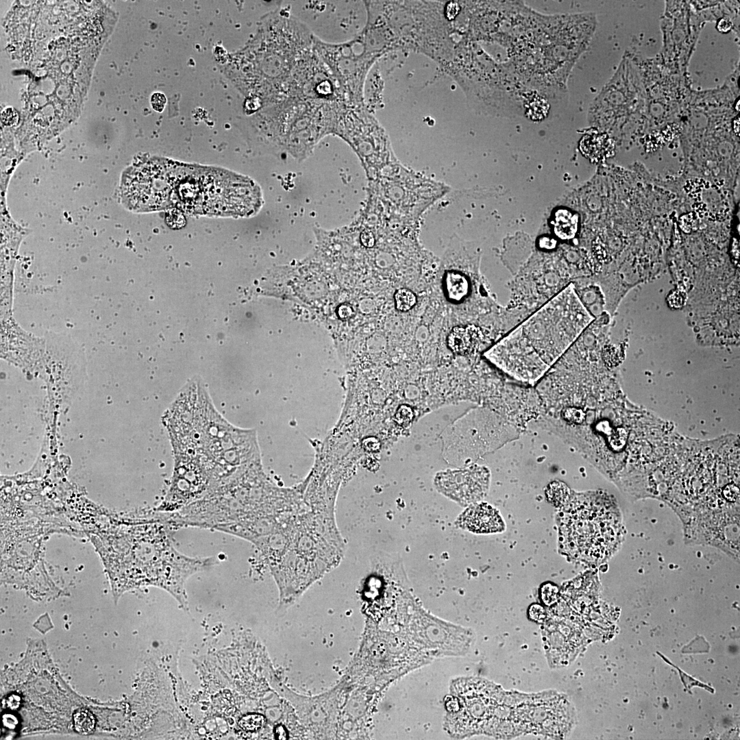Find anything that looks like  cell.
<instances>
[{"label":"cell","instance_id":"cell-1","mask_svg":"<svg viewBox=\"0 0 740 740\" xmlns=\"http://www.w3.org/2000/svg\"><path fill=\"white\" fill-rule=\"evenodd\" d=\"M593 320L570 284L501 337L485 356L516 380L534 384Z\"/></svg>","mask_w":740,"mask_h":740},{"label":"cell","instance_id":"cell-2","mask_svg":"<svg viewBox=\"0 0 740 740\" xmlns=\"http://www.w3.org/2000/svg\"><path fill=\"white\" fill-rule=\"evenodd\" d=\"M286 490L278 488L255 463L232 476L200 500L181 510L166 513L172 528L216 527L261 515H280L286 507Z\"/></svg>","mask_w":740,"mask_h":740},{"label":"cell","instance_id":"cell-3","mask_svg":"<svg viewBox=\"0 0 740 740\" xmlns=\"http://www.w3.org/2000/svg\"><path fill=\"white\" fill-rule=\"evenodd\" d=\"M259 37L248 50L249 86L271 106L286 99L291 77L312 49L314 34L286 8H278L262 23Z\"/></svg>","mask_w":740,"mask_h":740},{"label":"cell","instance_id":"cell-4","mask_svg":"<svg viewBox=\"0 0 740 740\" xmlns=\"http://www.w3.org/2000/svg\"><path fill=\"white\" fill-rule=\"evenodd\" d=\"M192 214L247 217L260 207L258 186L224 169L184 164L175 185L173 206Z\"/></svg>","mask_w":740,"mask_h":740},{"label":"cell","instance_id":"cell-5","mask_svg":"<svg viewBox=\"0 0 740 740\" xmlns=\"http://www.w3.org/2000/svg\"><path fill=\"white\" fill-rule=\"evenodd\" d=\"M510 695L485 680H454L445 700V730L457 739L479 734L497 737L509 716Z\"/></svg>","mask_w":740,"mask_h":740},{"label":"cell","instance_id":"cell-6","mask_svg":"<svg viewBox=\"0 0 740 740\" xmlns=\"http://www.w3.org/2000/svg\"><path fill=\"white\" fill-rule=\"evenodd\" d=\"M594 502L589 495L576 494L558 516L559 545L572 559L601 562L615 548V513Z\"/></svg>","mask_w":740,"mask_h":740},{"label":"cell","instance_id":"cell-7","mask_svg":"<svg viewBox=\"0 0 740 740\" xmlns=\"http://www.w3.org/2000/svg\"><path fill=\"white\" fill-rule=\"evenodd\" d=\"M400 599L402 630L416 647L433 657L467 653L474 640L471 630L430 615L409 593H402Z\"/></svg>","mask_w":740,"mask_h":740},{"label":"cell","instance_id":"cell-8","mask_svg":"<svg viewBox=\"0 0 740 740\" xmlns=\"http://www.w3.org/2000/svg\"><path fill=\"white\" fill-rule=\"evenodd\" d=\"M182 165L156 158L130 168L122 180L123 202L137 212L160 210L173 206V190Z\"/></svg>","mask_w":740,"mask_h":740},{"label":"cell","instance_id":"cell-9","mask_svg":"<svg viewBox=\"0 0 740 740\" xmlns=\"http://www.w3.org/2000/svg\"><path fill=\"white\" fill-rule=\"evenodd\" d=\"M313 47L340 88L343 103L354 106L360 99L362 77L369 61L353 52L352 42L332 44L314 35Z\"/></svg>","mask_w":740,"mask_h":740},{"label":"cell","instance_id":"cell-10","mask_svg":"<svg viewBox=\"0 0 740 740\" xmlns=\"http://www.w3.org/2000/svg\"><path fill=\"white\" fill-rule=\"evenodd\" d=\"M287 99H314L343 103L338 85L313 46L294 70Z\"/></svg>","mask_w":740,"mask_h":740},{"label":"cell","instance_id":"cell-11","mask_svg":"<svg viewBox=\"0 0 740 740\" xmlns=\"http://www.w3.org/2000/svg\"><path fill=\"white\" fill-rule=\"evenodd\" d=\"M489 480V471L486 467L473 465L439 472L434 486L443 495L466 506L477 503L486 495Z\"/></svg>","mask_w":740,"mask_h":740},{"label":"cell","instance_id":"cell-12","mask_svg":"<svg viewBox=\"0 0 740 740\" xmlns=\"http://www.w3.org/2000/svg\"><path fill=\"white\" fill-rule=\"evenodd\" d=\"M456 523L461 528L476 534L497 533L505 529L499 511L484 502L469 505L457 518Z\"/></svg>","mask_w":740,"mask_h":740},{"label":"cell","instance_id":"cell-13","mask_svg":"<svg viewBox=\"0 0 740 740\" xmlns=\"http://www.w3.org/2000/svg\"><path fill=\"white\" fill-rule=\"evenodd\" d=\"M490 335L474 324L457 326L447 336V345L454 352L460 355L475 354L491 343Z\"/></svg>","mask_w":740,"mask_h":740},{"label":"cell","instance_id":"cell-14","mask_svg":"<svg viewBox=\"0 0 740 740\" xmlns=\"http://www.w3.org/2000/svg\"><path fill=\"white\" fill-rule=\"evenodd\" d=\"M445 287L447 297L452 301H462L472 292L469 278L460 272H448L445 278Z\"/></svg>","mask_w":740,"mask_h":740},{"label":"cell","instance_id":"cell-15","mask_svg":"<svg viewBox=\"0 0 740 740\" xmlns=\"http://www.w3.org/2000/svg\"><path fill=\"white\" fill-rule=\"evenodd\" d=\"M581 149L591 160L599 161L608 155L611 146L605 136H591L583 138Z\"/></svg>","mask_w":740,"mask_h":740},{"label":"cell","instance_id":"cell-16","mask_svg":"<svg viewBox=\"0 0 740 740\" xmlns=\"http://www.w3.org/2000/svg\"><path fill=\"white\" fill-rule=\"evenodd\" d=\"M554 231L556 235L563 239L572 238L577 230V218L566 210H559L554 214Z\"/></svg>","mask_w":740,"mask_h":740},{"label":"cell","instance_id":"cell-17","mask_svg":"<svg viewBox=\"0 0 740 740\" xmlns=\"http://www.w3.org/2000/svg\"><path fill=\"white\" fill-rule=\"evenodd\" d=\"M73 725L75 730L80 734L91 732L95 726V719L91 712L86 709H79L73 714Z\"/></svg>","mask_w":740,"mask_h":740},{"label":"cell","instance_id":"cell-18","mask_svg":"<svg viewBox=\"0 0 740 740\" xmlns=\"http://www.w3.org/2000/svg\"><path fill=\"white\" fill-rule=\"evenodd\" d=\"M394 299L396 308L402 312L410 310L417 302L415 293L407 288L397 290L395 293Z\"/></svg>","mask_w":740,"mask_h":740},{"label":"cell","instance_id":"cell-19","mask_svg":"<svg viewBox=\"0 0 740 740\" xmlns=\"http://www.w3.org/2000/svg\"><path fill=\"white\" fill-rule=\"evenodd\" d=\"M547 494L549 500L556 505L564 504L570 495L569 489L562 482H553L549 485Z\"/></svg>","mask_w":740,"mask_h":740},{"label":"cell","instance_id":"cell-20","mask_svg":"<svg viewBox=\"0 0 740 740\" xmlns=\"http://www.w3.org/2000/svg\"><path fill=\"white\" fill-rule=\"evenodd\" d=\"M264 722L263 716L258 714H250L243 716L239 721L240 727L248 732H255L262 726Z\"/></svg>","mask_w":740,"mask_h":740},{"label":"cell","instance_id":"cell-21","mask_svg":"<svg viewBox=\"0 0 740 740\" xmlns=\"http://www.w3.org/2000/svg\"><path fill=\"white\" fill-rule=\"evenodd\" d=\"M184 215L178 210H173L167 214V223L173 227H180L184 225Z\"/></svg>","mask_w":740,"mask_h":740},{"label":"cell","instance_id":"cell-22","mask_svg":"<svg viewBox=\"0 0 740 740\" xmlns=\"http://www.w3.org/2000/svg\"><path fill=\"white\" fill-rule=\"evenodd\" d=\"M150 102L151 107L157 112H161L164 110L166 103V98L163 93L154 92L151 96Z\"/></svg>","mask_w":740,"mask_h":740},{"label":"cell","instance_id":"cell-23","mask_svg":"<svg viewBox=\"0 0 740 740\" xmlns=\"http://www.w3.org/2000/svg\"><path fill=\"white\" fill-rule=\"evenodd\" d=\"M336 314L340 319H347L354 314V310L349 304H343L338 307Z\"/></svg>","mask_w":740,"mask_h":740},{"label":"cell","instance_id":"cell-24","mask_svg":"<svg viewBox=\"0 0 740 740\" xmlns=\"http://www.w3.org/2000/svg\"><path fill=\"white\" fill-rule=\"evenodd\" d=\"M1 116L2 121L6 125H11L17 119V114L12 108H8L4 110L1 114Z\"/></svg>","mask_w":740,"mask_h":740},{"label":"cell","instance_id":"cell-25","mask_svg":"<svg viewBox=\"0 0 740 740\" xmlns=\"http://www.w3.org/2000/svg\"><path fill=\"white\" fill-rule=\"evenodd\" d=\"M732 23L728 18H722L717 24L718 29L724 33L728 32L731 28Z\"/></svg>","mask_w":740,"mask_h":740},{"label":"cell","instance_id":"cell-26","mask_svg":"<svg viewBox=\"0 0 740 740\" xmlns=\"http://www.w3.org/2000/svg\"><path fill=\"white\" fill-rule=\"evenodd\" d=\"M514 695H515V694L512 693V695H513V697L511 696V697H512V698H511V699H512V698H513ZM521 708V706H520L519 707H518V708H517V707H516V708H515V704H514V703H513V713H517V712L520 711ZM513 716H515V717H517V716H518V717H519V715H515L513 714V715H512V717H513ZM511 718H512V717H511ZM513 723H514V722H513V721H511V720H510V723H509L508 724H510V725L511 726V725H512V724H513ZM509 728H510V726H508V727H507L506 730H507V729H509ZM506 731L504 732V735H503L502 736V737H501V738H500V739H504V738H507L506 737H508V733H507V732H506Z\"/></svg>","mask_w":740,"mask_h":740},{"label":"cell","instance_id":"cell-27","mask_svg":"<svg viewBox=\"0 0 740 740\" xmlns=\"http://www.w3.org/2000/svg\"><path fill=\"white\" fill-rule=\"evenodd\" d=\"M734 130H735V133L739 135V117H737V119H736L735 121H734Z\"/></svg>","mask_w":740,"mask_h":740}]
</instances>
